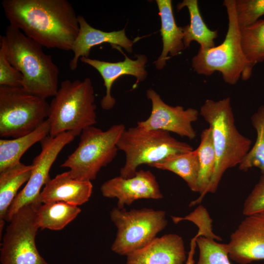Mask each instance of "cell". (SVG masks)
Returning <instances> with one entry per match:
<instances>
[{
    "mask_svg": "<svg viewBox=\"0 0 264 264\" xmlns=\"http://www.w3.org/2000/svg\"><path fill=\"white\" fill-rule=\"evenodd\" d=\"M77 136L74 132H66L53 137L48 135L40 142L41 151L33 160V168L31 176L10 206L7 221L9 222L13 215L24 205L40 202L41 188L51 179L49 171L52 165L64 147Z\"/></svg>",
    "mask_w": 264,
    "mask_h": 264,
    "instance_id": "11",
    "label": "cell"
},
{
    "mask_svg": "<svg viewBox=\"0 0 264 264\" xmlns=\"http://www.w3.org/2000/svg\"><path fill=\"white\" fill-rule=\"evenodd\" d=\"M146 95L152 103L151 113L147 119L138 122L137 126L145 130L172 132L190 140L196 137L192 123L198 119L199 112L197 110L168 105L152 88L147 90Z\"/></svg>",
    "mask_w": 264,
    "mask_h": 264,
    "instance_id": "12",
    "label": "cell"
},
{
    "mask_svg": "<svg viewBox=\"0 0 264 264\" xmlns=\"http://www.w3.org/2000/svg\"><path fill=\"white\" fill-rule=\"evenodd\" d=\"M50 125L47 119L37 129L25 135L11 139L0 140V172L21 162L24 153L32 145L49 135Z\"/></svg>",
    "mask_w": 264,
    "mask_h": 264,
    "instance_id": "21",
    "label": "cell"
},
{
    "mask_svg": "<svg viewBox=\"0 0 264 264\" xmlns=\"http://www.w3.org/2000/svg\"><path fill=\"white\" fill-rule=\"evenodd\" d=\"M199 235L197 234L192 240L190 242V248L188 253L187 259L185 264H194V256L197 245L196 240Z\"/></svg>",
    "mask_w": 264,
    "mask_h": 264,
    "instance_id": "33",
    "label": "cell"
},
{
    "mask_svg": "<svg viewBox=\"0 0 264 264\" xmlns=\"http://www.w3.org/2000/svg\"><path fill=\"white\" fill-rule=\"evenodd\" d=\"M96 109L90 78L64 80L49 104V135L53 137L66 132L80 135L84 129L97 123Z\"/></svg>",
    "mask_w": 264,
    "mask_h": 264,
    "instance_id": "4",
    "label": "cell"
},
{
    "mask_svg": "<svg viewBox=\"0 0 264 264\" xmlns=\"http://www.w3.org/2000/svg\"><path fill=\"white\" fill-rule=\"evenodd\" d=\"M199 114L211 130L216 162L208 193H215L224 172L239 165L251 148V140L237 130L228 97L219 101L207 99L200 108Z\"/></svg>",
    "mask_w": 264,
    "mask_h": 264,
    "instance_id": "3",
    "label": "cell"
},
{
    "mask_svg": "<svg viewBox=\"0 0 264 264\" xmlns=\"http://www.w3.org/2000/svg\"><path fill=\"white\" fill-rule=\"evenodd\" d=\"M235 7L240 29L253 24L264 15V0H235Z\"/></svg>",
    "mask_w": 264,
    "mask_h": 264,
    "instance_id": "29",
    "label": "cell"
},
{
    "mask_svg": "<svg viewBox=\"0 0 264 264\" xmlns=\"http://www.w3.org/2000/svg\"><path fill=\"white\" fill-rule=\"evenodd\" d=\"M92 189L93 185L90 181L74 178L68 171L50 179L41 191L39 199L42 204L64 202L80 205L88 200Z\"/></svg>",
    "mask_w": 264,
    "mask_h": 264,
    "instance_id": "18",
    "label": "cell"
},
{
    "mask_svg": "<svg viewBox=\"0 0 264 264\" xmlns=\"http://www.w3.org/2000/svg\"><path fill=\"white\" fill-rule=\"evenodd\" d=\"M160 17L163 48L161 55L154 62L157 69H162L169 59L168 54L172 57L178 55L184 48L183 32L181 26L176 22L171 0H156Z\"/></svg>",
    "mask_w": 264,
    "mask_h": 264,
    "instance_id": "19",
    "label": "cell"
},
{
    "mask_svg": "<svg viewBox=\"0 0 264 264\" xmlns=\"http://www.w3.org/2000/svg\"><path fill=\"white\" fill-rule=\"evenodd\" d=\"M229 257L240 264L264 260V212L246 216L231 235Z\"/></svg>",
    "mask_w": 264,
    "mask_h": 264,
    "instance_id": "13",
    "label": "cell"
},
{
    "mask_svg": "<svg viewBox=\"0 0 264 264\" xmlns=\"http://www.w3.org/2000/svg\"><path fill=\"white\" fill-rule=\"evenodd\" d=\"M33 166L20 162L0 172V233L8 210L21 186L29 180Z\"/></svg>",
    "mask_w": 264,
    "mask_h": 264,
    "instance_id": "20",
    "label": "cell"
},
{
    "mask_svg": "<svg viewBox=\"0 0 264 264\" xmlns=\"http://www.w3.org/2000/svg\"><path fill=\"white\" fill-rule=\"evenodd\" d=\"M102 195L116 198L117 208L123 209L139 199H159L163 198L155 176L149 170L137 171L135 175L125 178L121 176L111 178L100 187Z\"/></svg>",
    "mask_w": 264,
    "mask_h": 264,
    "instance_id": "14",
    "label": "cell"
},
{
    "mask_svg": "<svg viewBox=\"0 0 264 264\" xmlns=\"http://www.w3.org/2000/svg\"><path fill=\"white\" fill-rule=\"evenodd\" d=\"M228 27L223 42L213 48L203 49L192 59V66L198 74L209 76L215 71L221 73L224 82L235 85L240 78L246 81L251 77L250 67L242 51L241 30L238 25L235 7V0H224Z\"/></svg>",
    "mask_w": 264,
    "mask_h": 264,
    "instance_id": "5",
    "label": "cell"
},
{
    "mask_svg": "<svg viewBox=\"0 0 264 264\" xmlns=\"http://www.w3.org/2000/svg\"><path fill=\"white\" fill-rule=\"evenodd\" d=\"M173 222L177 223L179 222L187 220L196 223L199 229L201 236L221 241V239L215 235L212 230V220L210 218L206 210L202 206L197 208L193 212L184 217H171Z\"/></svg>",
    "mask_w": 264,
    "mask_h": 264,
    "instance_id": "30",
    "label": "cell"
},
{
    "mask_svg": "<svg viewBox=\"0 0 264 264\" xmlns=\"http://www.w3.org/2000/svg\"><path fill=\"white\" fill-rule=\"evenodd\" d=\"M42 204L30 203L13 215L3 237L1 264H49L39 253L35 242L39 229L37 210Z\"/></svg>",
    "mask_w": 264,
    "mask_h": 264,
    "instance_id": "10",
    "label": "cell"
},
{
    "mask_svg": "<svg viewBox=\"0 0 264 264\" xmlns=\"http://www.w3.org/2000/svg\"><path fill=\"white\" fill-rule=\"evenodd\" d=\"M0 43L11 65L23 76L22 87L28 92L46 99L59 89V69L43 46L9 24Z\"/></svg>",
    "mask_w": 264,
    "mask_h": 264,
    "instance_id": "2",
    "label": "cell"
},
{
    "mask_svg": "<svg viewBox=\"0 0 264 264\" xmlns=\"http://www.w3.org/2000/svg\"><path fill=\"white\" fill-rule=\"evenodd\" d=\"M151 167L174 173L186 182L192 191L198 192L199 167L197 149L169 156Z\"/></svg>",
    "mask_w": 264,
    "mask_h": 264,
    "instance_id": "24",
    "label": "cell"
},
{
    "mask_svg": "<svg viewBox=\"0 0 264 264\" xmlns=\"http://www.w3.org/2000/svg\"><path fill=\"white\" fill-rule=\"evenodd\" d=\"M184 7L188 10L190 22L182 27L184 48L188 47L193 41L200 45V48L207 49L215 46V40L218 37V30H211L204 22L201 16L197 0H184L177 4L179 11Z\"/></svg>",
    "mask_w": 264,
    "mask_h": 264,
    "instance_id": "22",
    "label": "cell"
},
{
    "mask_svg": "<svg viewBox=\"0 0 264 264\" xmlns=\"http://www.w3.org/2000/svg\"><path fill=\"white\" fill-rule=\"evenodd\" d=\"M22 74L10 63L5 48L0 43V86L22 87Z\"/></svg>",
    "mask_w": 264,
    "mask_h": 264,
    "instance_id": "31",
    "label": "cell"
},
{
    "mask_svg": "<svg viewBox=\"0 0 264 264\" xmlns=\"http://www.w3.org/2000/svg\"><path fill=\"white\" fill-rule=\"evenodd\" d=\"M136 56V60H132L125 55L124 61L116 63L100 61L86 57L80 58L82 62L96 69L104 80L106 93L101 101V106L103 109L110 110L115 105L116 100L111 94V89L113 83L118 78L124 75L133 76L136 78V85L146 79L147 72L145 66L147 62V57L143 54H138Z\"/></svg>",
    "mask_w": 264,
    "mask_h": 264,
    "instance_id": "15",
    "label": "cell"
},
{
    "mask_svg": "<svg viewBox=\"0 0 264 264\" xmlns=\"http://www.w3.org/2000/svg\"><path fill=\"white\" fill-rule=\"evenodd\" d=\"M49 104L22 87L0 86V136L17 138L27 134L48 117Z\"/></svg>",
    "mask_w": 264,
    "mask_h": 264,
    "instance_id": "8",
    "label": "cell"
},
{
    "mask_svg": "<svg viewBox=\"0 0 264 264\" xmlns=\"http://www.w3.org/2000/svg\"><path fill=\"white\" fill-rule=\"evenodd\" d=\"M81 212L77 206L64 202L43 203L37 209L36 224L39 229H63Z\"/></svg>",
    "mask_w": 264,
    "mask_h": 264,
    "instance_id": "23",
    "label": "cell"
},
{
    "mask_svg": "<svg viewBox=\"0 0 264 264\" xmlns=\"http://www.w3.org/2000/svg\"><path fill=\"white\" fill-rule=\"evenodd\" d=\"M126 256V264H183L186 259L183 239L176 234L156 237Z\"/></svg>",
    "mask_w": 264,
    "mask_h": 264,
    "instance_id": "16",
    "label": "cell"
},
{
    "mask_svg": "<svg viewBox=\"0 0 264 264\" xmlns=\"http://www.w3.org/2000/svg\"><path fill=\"white\" fill-rule=\"evenodd\" d=\"M117 145L126 155L125 163L120 170V176L125 178L134 176L140 165L151 166L169 156L193 150L191 146L177 140L169 132L137 126L126 129Z\"/></svg>",
    "mask_w": 264,
    "mask_h": 264,
    "instance_id": "6",
    "label": "cell"
},
{
    "mask_svg": "<svg viewBox=\"0 0 264 264\" xmlns=\"http://www.w3.org/2000/svg\"><path fill=\"white\" fill-rule=\"evenodd\" d=\"M79 31L71 51L74 55L69 66L71 70L77 68L78 62L82 57H88L92 47L103 43H109L112 48L123 47L132 53L133 42L126 35L125 29L111 32H105L92 27L81 15L78 16Z\"/></svg>",
    "mask_w": 264,
    "mask_h": 264,
    "instance_id": "17",
    "label": "cell"
},
{
    "mask_svg": "<svg viewBox=\"0 0 264 264\" xmlns=\"http://www.w3.org/2000/svg\"><path fill=\"white\" fill-rule=\"evenodd\" d=\"M242 51L250 67L264 61V19L240 29Z\"/></svg>",
    "mask_w": 264,
    "mask_h": 264,
    "instance_id": "26",
    "label": "cell"
},
{
    "mask_svg": "<svg viewBox=\"0 0 264 264\" xmlns=\"http://www.w3.org/2000/svg\"><path fill=\"white\" fill-rule=\"evenodd\" d=\"M264 212V176L262 175L258 182L245 199L242 213L247 216Z\"/></svg>",
    "mask_w": 264,
    "mask_h": 264,
    "instance_id": "32",
    "label": "cell"
},
{
    "mask_svg": "<svg viewBox=\"0 0 264 264\" xmlns=\"http://www.w3.org/2000/svg\"><path fill=\"white\" fill-rule=\"evenodd\" d=\"M251 119L257 133L256 140L239 165V169L246 172L256 167L260 170L262 175L264 176V105L258 108Z\"/></svg>",
    "mask_w": 264,
    "mask_h": 264,
    "instance_id": "27",
    "label": "cell"
},
{
    "mask_svg": "<svg viewBox=\"0 0 264 264\" xmlns=\"http://www.w3.org/2000/svg\"><path fill=\"white\" fill-rule=\"evenodd\" d=\"M125 130L123 124L113 125L105 131L93 126L86 128L80 135L78 147L61 167L69 168L74 178L94 180L101 169L117 155V142Z\"/></svg>",
    "mask_w": 264,
    "mask_h": 264,
    "instance_id": "7",
    "label": "cell"
},
{
    "mask_svg": "<svg viewBox=\"0 0 264 264\" xmlns=\"http://www.w3.org/2000/svg\"><path fill=\"white\" fill-rule=\"evenodd\" d=\"M1 5L9 24L43 47L71 50L79 24L67 0H3Z\"/></svg>",
    "mask_w": 264,
    "mask_h": 264,
    "instance_id": "1",
    "label": "cell"
},
{
    "mask_svg": "<svg viewBox=\"0 0 264 264\" xmlns=\"http://www.w3.org/2000/svg\"><path fill=\"white\" fill-rule=\"evenodd\" d=\"M110 217L117 228L111 249L125 256L146 246L168 223L165 211L146 208L129 211L114 208Z\"/></svg>",
    "mask_w": 264,
    "mask_h": 264,
    "instance_id": "9",
    "label": "cell"
},
{
    "mask_svg": "<svg viewBox=\"0 0 264 264\" xmlns=\"http://www.w3.org/2000/svg\"><path fill=\"white\" fill-rule=\"evenodd\" d=\"M199 159V174L198 186L200 196L190 203L193 206L200 203L212 178L216 162L212 131L210 128L203 130L200 135V143L196 149Z\"/></svg>",
    "mask_w": 264,
    "mask_h": 264,
    "instance_id": "25",
    "label": "cell"
},
{
    "mask_svg": "<svg viewBox=\"0 0 264 264\" xmlns=\"http://www.w3.org/2000/svg\"><path fill=\"white\" fill-rule=\"evenodd\" d=\"M196 242L199 249L197 264H231L226 243L217 242L204 236L198 237Z\"/></svg>",
    "mask_w": 264,
    "mask_h": 264,
    "instance_id": "28",
    "label": "cell"
}]
</instances>
